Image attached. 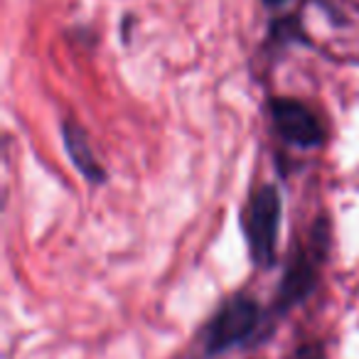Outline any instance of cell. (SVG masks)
Here are the masks:
<instances>
[{"label": "cell", "instance_id": "6da1fadb", "mask_svg": "<svg viewBox=\"0 0 359 359\" xmlns=\"http://www.w3.org/2000/svg\"><path fill=\"white\" fill-rule=\"evenodd\" d=\"M280 215H283L280 192L273 185L261 187L251 200L249 217H246V239H249L251 259L261 269H271L276 261Z\"/></svg>", "mask_w": 359, "mask_h": 359}, {"label": "cell", "instance_id": "8992f818", "mask_svg": "<svg viewBox=\"0 0 359 359\" xmlns=\"http://www.w3.org/2000/svg\"><path fill=\"white\" fill-rule=\"evenodd\" d=\"M266 6H280V3H285V0H264Z\"/></svg>", "mask_w": 359, "mask_h": 359}, {"label": "cell", "instance_id": "7a4b0ae2", "mask_svg": "<svg viewBox=\"0 0 359 359\" xmlns=\"http://www.w3.org/2000/svg\"><path fill=\"white\" fill-rule=\"evenodd\" d=\"M259 325V305L246 295H236L229 303L219 308V313L212 318L207 325L205 344L212 354L224 352V349L234 347V344L244 342L251 337V332Z\"/></svg>", "mask_w": 359, "mask_h": 359}, {"label": "cell", "instance_id": "277c9868", "mask_svg": "<svg viewBox=\"0 0 359 359\" xmlns=\"http://www.w3.org/2000/svg\"><path fill=\"white\" fill-rule=\"evenodd\" d=\"M62 138H65V148H67V153H69L72 163L84 175L86 182H91V185L106 182V170L101 168V163L96 160L89 140H86L84 128H81L79 123H74L72 118H67L65 123H62Z\"/></svg>", "mask_w": 359, "mask_h": 359}, {"label": "cell", "instance_id": "3957f363", "mask_svg": "<svg viewBox=\"0 0 359 359\" xmlns=\"http://www.w3.org/2000/svg\"><path fill=\"white\" fill-rule=\"evenodd\" d=\"M271 114H273L276 130L283 135V140H288L295 148L310 150V148H320L325 143L323 123L300 101L273 99L271 101Z\"/></svg>", "mask_w": 359, "mask_h": 359}, {"label": "cell", "instance_id": "5b68a950", "mask_svg": "<svg viewBox=\"0 0 359 359\" xmlns=\"http://www.w3.org/2000/svg\"><path fill=\"white\" fill-rule=\"evenodd\" d=\"M315 285V266L310 259H305V254H298V259H293V264L285 271L283 285H280V305H288L303 300L305 295L313 290Z\"/></svg>", "mask_w": 359, "mask_h": 359}]
</instances>
